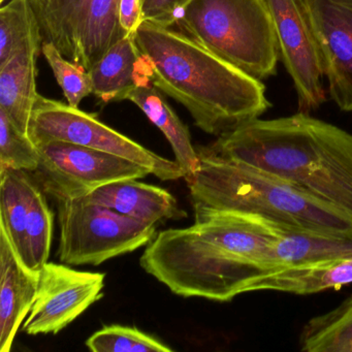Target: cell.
I'll return each mask as SVG.
<instances>
[{"instance_id":"6da1fadb","label":"cell","mask_w":352,"mask_h":352,"mask_svg":"<svg viewBox=\"0 0 352 352\" xmlns=\"http://www.w3.org/2000/svg\"><path fill=\"white\" fill-rule=\"evenodd\" d=\"M285 228L250 214L197 213L193 226L158 232L140 265L177 296L230 302L267 275V253Z\"/></svg>"},{"instance_id":"7a4b0ae2","label":"cell","mask_w":352,"mask_h":352,"mask_svg":"<svg viewBox=\"0 0 352 352\" xmlns=\"http://www.w3.org/2000/svg\"><path fill=\"white\" fill-rule=\"evenodd\" d=\"M208 147L287 181L352 218V135L336 125L304 112L257 118Z\"/></svg>"},{"instance_id":"3957f363","label":"cell","mask_w":352,"mask_h":352,"mask_svg":"<svg viewBox=\"0 0 352 352\" xmlns=\"http://www.w3.org/2000/svg\"><path fill=\"white\" fill-rule=\"evenodd\" d=\"M135 38L152 83L182 104L206 133L220 137L271 108L261 80L228 65L181 30L143 21Z\"/></svg>"},{"instance_id":"277c9868","label":"cell","mask_w":352,"mask_h":352,"mask_svg":"<svg viewBox=\"0 0 352 352\" xmlns=\"http://www.w3.org/2000/svg\"><path fill=\"white\" fill-rule=\"evenodd\" d=\"M201 166L187 179L195 214L236 212L286 228L323 234L352 232V218L287 181L243 162L226 160L208 146L197 147Z\"/></svg>"},{"instance_id":"5b68a950","label":"cell","mask_w":352,"mask_h":352,"mask_svg":"<svg viewBox=\"0 0 352 352\" xmlns=\"http://www.w3.org/2000/svg\"><path fill=\"white\" fill-rule=\"evenodd\" d=\"M176 25L255 79L277 72L279 48L267 0H191Z\"/></svg>"},{"instance_id":"8992f818","label":"cell","mask_w":352,"mask_h":352,"mask_svg":"<svg viewBox=\"0 0 352 352\" xmlns=\"http://www.w3.org/2000/svg\"><path fill=\"white\" fill-rule=\"evenodd\" d=\"M57 204L60 226L57 254L65 265H102L149 245L157 234L156 224L140 221L83 199Z\"/></svg>"},{"instance_id":"52a82bcc","label":"cell","mask_w":352,"mask_h":352,"mask_svg":"<svg viewBox=\"0 0 352 352\" xmlns=\"http://www.w3.org/2000/svg\"><path fill=\"white\" fill-rule=\"evenodd\" d=\"M30 139L36 146L63 141L120 156L144 166L162 181L184 178L176 160L162 157L102 123L96 115L40 94L30 121Z\"/></svg>"},{"instance_id":"ba28073f","label":"cell","mask_w":352,"mask_h":352,"mask_svg":"<svg viewBox=\"0 0 352 352\" xmlns=\"http://www.w3.org/2000/svg\"><path fill=\"white\" fill-rule=\"evenodd\" d=\"M38 148L40 162L32 174L56 201L81 199L109 183L149 175L135 162L77 144L50 141Z\"/></svg>"},{"instance_id":"9c48e42d","label":"cell","mask_w":352,"mask_h":352,"mask_svg":"<svg viewBox=\"0 0 352 352\" xmlns=\"http://www.w3.org/2000/svg\"><path fill=\"white\" fill-rule=\"evenodd\" d=\"M53 221L45 191L30 172L0 170V228L20 261L38 275L50 256Z\"/></svg>"},{"instance_id":"30bf717a","label":"cell","mask_w":352,"mask_h":352,"mask_svg":"<svg viewBox=\"0 0 352 352\" xmlns=\"http://www.w3.org/2000/svg\"><path fill=\"white\" fill-rule=\"evenodd\" d=\"M280 58L289 74L300 112L316 110L325 102L322 60L302 0H267Z\"/></svg>"},{"instance_id":"8fae6325","label":"cell","mask_w":352,"mask_h":352,"mask_svg":"<svg viewBox=\"0 0 352 352\" xmlns=\"http://www.w3.org/2000/svg\"><path fill=\"white\" fill-rule=\"evenodd\" d=\"M38 276V294L22 327L28 335H56L104 296V273L48 261Z\"/></svg>"},{"instance_id":"7c38bea8","label":"cell","mask_w":352,"mask_h":352,"mask_svg":"<svg viewBox=\"0 0 352 352\" xmlns=\"http://www.w3.org/2000/svg\"><path fill=\"white\" fill-rule=\"evenodd\" d=\"M316 38L329 96L352 112V0H302Z\"/></svg>"},{"instance_id":"4fadbf2b","label":"cell","mask_w":352,"mask_h":352,"mask_svg":"<svg viewBox=\"0 0 352 352\" xmlns=\"http://www.w3.org/2000/svg\"><path fill=\"white\" fill-rule=\"evenodd\" d=\"M38 274L28 270L0 228V352H9L38 289Z\"/></svg>"},{"instance_id":"5bb4252c","label":"cell","mask_w":352,"mask_h":352,"mask_svg":"<svg viewBox=\"0 0 352 352\" xmlns=\"http://www.w3.org/2000/svg\"><path fill=\"white\" fill-rule=\"evenodd\" d=\"M81 199L147 223L187 217L186 212L179 208L172 193L160 187L139 182L137 179L109 183Z\"/></svg>"},{"instance_id":"9a60e30c","label":"cell","mask_w":352,"mask_h":352,"mask_svg":"<svg viewBox=\"0 0 352 352\" xmlns=\"http://www.w3.org/2000/svg\"><path fill=\"white\" fill-rule=\"evenodd\" d=\"M352 258V232L323 234L285 228L265 258L267 275L285 269Z\"/></svg>"},{"instance_id":"2e32d148","label":"cell","mask_w":352,"mask_h":352,"mask_svg":"<svg viewBox=\"0 0 352 352\" xmlns=\"http://www.w3.org/2000/svg\"><path fill=\"white\" fill-rule=\"evenodd\" d=\"M94 94L104 104L124 100L127 92L151 80V71L135 43L129 34L113 45L89 71Z\"/></svg>"},{"instance_id":"e0dca14e","label":"cell","mask_w":352,"mask_h":352,"mask_svg":"<svg viewBox=\"0 0 352 352\" xmlns=\"http://www.w3.org/2000/svg\"><path fill=\"white\" fill-rule=\"evenodd\" d=\"M124 100L133 102L164 133L174 152L176 162L184 172V179L197 174L201 166L199 152L191 142L190 131L151 80L127 92Z\"/></svg>"},{"instance_id":"ac0fdd59","label":"cell","mask_w":352,"mask_h":352,"mask_svg":"<svg viewBox=\"0 0 352 352\" xmlns=\"http://www.w3.org/2000/svg\"><path fill=\"white\" fill-rule=\"evenodd\" d=\"M41 54L42 51L23 50L0 67V111L26 135L40 96L36 63Z\"/></svg>"},{"instance_id":"d6986e66","label":"cell","mask_w":352,"mask_h":352,"mask_svg":"<svg viewBox=\"0 0 352 352\" xmlns=\"http://www.w3.org/2000/svg\"><path fill=\"white\" fill-rule=\"evenodd\" d=\"M352 283V258L289 267L253 282L247 292L273 290L308 296Z\"/></svg>"},{"instance_id":"ffe728a7","label":"cell","mask_w":352,"mask_h":352,"mask_svg":"<svg viewBox=\"0 0 352 352\" xmlns=\"http://www.w3.org/2000/svg\"><path fill=\"white\" fill-rule=\"evenodd\" d=\"M91 0H30L44 44L51 43L78 65L82 26Z\"/></svg>"},{"instance_id":"44dd1931","label":"cell","mask_w":352,"mask_h":352,"mask_svg":"<svg viewBox=\"0 0 352 352\" xmlns=\"http://www.w3.org/2000/svg\"><path fill=\"white\" fill-rule=\"evenodd\" d=\"M121 0H91L82 26L78 65L89 71L126 34L119 22Z\"/></svg>"},{"instance_id":"7402d4cb","label":"cell","mask_w":352,"mask_h":352,"mask_svg":"<svg viewBox=\"0 0 352 352\" xmlns=\"http://www.w3.org/2000/svg\"><path fill=\"white\" fill-rule=\"evenodd\" d=\"M298 344L304 352H352V294L331 310L309 319Z\"/></svg>"},{"instance_id":"603a6c76","label":"cell","mask_w":352,"mask_h":352,"mask_svg":"<svg viewBox=\"0 0 352 352\" xmlns=\"http://www.w3.org/2000/svg\"><path fill=\"white\" fill-rule=\"evenodd\" d=\"M44 41L30 0H11L0 9V67L23 50L42 51Z\"/></svg>"},{"instance_id":"cb8c5ba5","label":"cell","mask_w":352,"mask_h":352,"mask_svg":"<svg viewBox=\"0 0 352 352\" xmlns=\"http://www.w3.org/2000/svg\"><path fill=\"white\" fill-rule=\"evenodd\" d=\"M86 346L94 352H172L173 348L137 327L109 325L88 338Z\"/></svg>"},{"instance_id":"d4e9b609","label":"cell","mask_w":352,"mask_h":352,"mask_svg":"<svg viewBox=\"0 0 352 352\" xmlns=\"http://www.w3.org/2000/svg\"><path fill=\"white\" fill-rule=\"evenodd\" d=\"M40 162L38 146L0 111V170L36 172Z\"/></svg>"},{"instance_id":"484cf974","label":"cell","mask_w":352,"mask_h":352,"mask_svg":"<svg viewBox=\"0 0 352 352\" xmlns=\"http://www.w3.org/2000/svg\"><path fill=\"white\" fill-rule=\"evenodd\" d=\"M42 54L50 65L67 104L79 108L84 98L94 94L91 77L87 69L65 58L51 43L43 45Z\"/></svg>"},{"instance_id":"4316f807","label":"cell","mask_w":352,"mask_h":352,"mask_svg":"<svg viewBox=\"0 0 352 352\" xmlns=\"http://www.w3.org/2000/svg\"><path fill=\"white\" fill-rule=\"evenodd\" d=\"M143 21H149L164 28L178 23L185 8L191 0H141Z\"/></svg>"},{"instance_id":"83f0119b","label":"cell","mask_w":352,"mask_h":352,"mask_svg":"<svg viewBox=\"0 0 352 352\" xmlns=\"http://www.w3.org/2000/svg\"><path fill=\"white\" fill-rule=\"evenodd\" d=\"M119 22L126 36L135 34L143 22L141 0H121Z\"/></svg>"},{"instance_id":"f1b7e54d","label":"cell","mask_w":352,"mask_h":352,"mask_svg":"<svg viewBox=\"0 0 352 352\" xmlns=\"http://www.w3.org/2000/svg\"><path fill=\"white\" fill-rule=\"evenodd\" d=\"M5 1H7V0H0V3H1V5H3V3H5Z\"/></svg>"}]
</instances>
